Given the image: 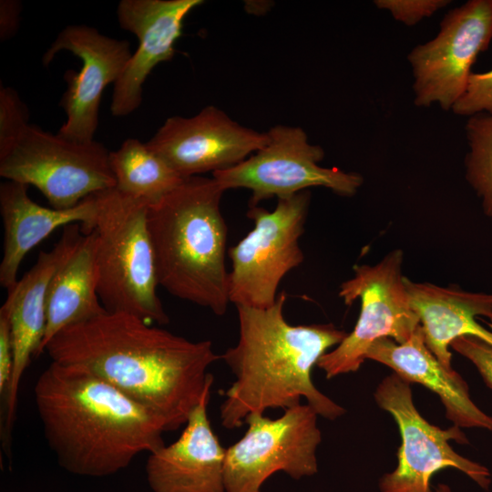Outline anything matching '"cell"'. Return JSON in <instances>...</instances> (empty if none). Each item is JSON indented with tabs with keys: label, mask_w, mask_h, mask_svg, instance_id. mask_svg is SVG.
<instances>
[{
	"label": "cell",
	"mask_w": 492,
	"mask_h": 492,
	"mask_svg": "<svg viewBox=\"0 0 492 492\" xmlns=\"http://www.w3.org/2000/svg\"><path fill=\"white\" fill-rule=\"evenodd\" d=\"M408 302L419 320L427 348L448 370L452 368L449 346L462 336L479 338L492 345V331L477 320L492 313V293L441 287L405 279Z\"/></svg>",
	"instance_id": "cell-20"
},
{
	"label": "cell",
	"mask_w": 492,
	"mask_h": 492,
	"mask_svg": "<svg viewBox=\"0 0 492 492\" xmlns=\"http://www.w3.org/2000/svg\"><path fill=\"white\" fill-rule=\"evenodd\" d=\"M223 192L213 178H186L147 213L159 286L220 316L230 302Z\"/></svg>",
	"instance_id": "cell-4"
},
{
	"label": "cell",
	"mask_w": 492,
	"mask_h": 492,
	"mask_svg": "<svg viewBox=\"0 0 492 492\" xmlns=\"http://www.w3.org/2000/svg\"><path fill=\"white\" fill-rule=\"evenodd\" d=\"M456 115L472 117L492 114V69L470 75L466 90L451 109Z\"/></svg>",
	"instance_id": "cell-25"
},
{
	"label": "cell",
	"mask_w": 492,
	"mask_h": 492,
	"mask_svg": "<svg viewBox=\"0 0 492 492\" xmlns=\"http://www.w3.org/2000/svg\"><path fill=\"white\" fill-rule=\"evenodd\" d=\"M450 346L476 366L486 384L492 389V345L477 337L462 336L454 340Z\"/></svg>",
	"instance_id": "cell-27"
},
{
	"label": "cell",
	"mask_w": 492,
	"mask_h": 492,
	"mask_svg": "<svg viewBox=\"0 0 492 492\" xmlns=\"http://www.w3.org/2000/svg\"><path fill=\"white\" fill-rule=\"evenodd\" d=\"M402 264L403 251L395 250L374 265H355L354 276L341 284L339 297L347 305L359 299L361 310L354 330L317 363L327 379L358 371L378 339L402 343L420 325L409 305Z\"/></svg>",
	"instance_id": "cell-8"
},
{
	"label": "cell",
	"mask_w": 492,
	"mask_h": 492,
	"mask_svg": "<svg viewBox=\"0 0 492 492\" xmlns=\"http://www.w3.org/2000/svg\"><path fill=\"white\" fill-rule=\"evenodd\" d=\"M465 128L468 145L466 179L480 199L484 213L492 221V114L469 117Z\"/></svg>",
	"instance_id": "cell-23"
},
{
	"label": "cell",
	"mask_w": 492,
	"mask_h": 492,
	"mask_svg": "<svg viewBox=\"0 0 492 492\" xmlns=\"http://www.w3.org/2000/svg\"><path fill=\"white\" fill-rule=\"evenodd\" d=\"M109 163L116 189L124 194L155 203L185 179L164 159L137 138H128L110 151Z\"/></svg>",
	"instance_id": "cell-22"
},
{
	"label": "cell",
	"mask_w": 492,
	"mask_h": 492,
	"mask_svg": "<svg viewBox=\"0 0 492 492\" xmlns=\"http://www.w3.org/2000/svg\"><path fill=\"white\" fill-rule=\"evenodd\" d=\"M492 39V0H470L449 11L438 34L408 54L414 103L451 110L464 94L477 55Z\"/></svg>",
	"instance_id": "cell-12"
},
{
	"label": "cell",
	"mask_w": 492,
	"mask_h": 492,
	"mask_svg": "<svg viewBox=\"0 0 492 492\" xmlns=\"http://www.w3.org/2000/svg\"><path fill=\"white\" fill-rule=\"evenodd\" d=\"M29 111L16 90L0 86V155L8 151L30 125Z\"/></svg>",
	"instance_id": "cell-24"
},
{
	"label": "cell",
	"mask_w": 492,
	"mask_h": 492,
	"mask_svg": "<svg viewBox=\"0 0 492 492\" xmlns=\"http://www.w3.org/2000/svg\"><path fill=\"white\" fill-rule=\"evenodd\" d=\"M366 359L381 363L403 380L421 384L436 394L454 425L492 431V416L473 402L462 376L446 369L427 348L420 325L402 343L387 337L378 339L370 346Z\"/></svg>",
	"instance_id": "cell-19"
},
{
	"label": "cell",
	"mask_w": 492,
	"mask_h": 492,
	"mask_svg": "<svg viewBox=\"0 0 492 492\" xmlns=\"http://www.w3.org/2000/svg\"><path fill=\"white\" fill-rule=\"evenodd\" d=\"M14 368V343L7 305L0 309V396L5 409Z\"/></svg>",
	"instance_id": "cell-28"
},
{
	"label": "cell",
	"mask_w": 492,
	"mask_h": 492,
	"mask_svg": "<svg viewBox=\"0 0 492 492\" xmlns=\"http://www.w3.org/2000/svg\"><path fill=\"white\" fill-rule=\"evenodd\" d=\"M374 399L393 416L402 438L397 466L380 479V492H434L432 476L446 467L457 469L482 488H488L489 470L460 456L449 444L451 440L467 444L464 433L456 425L442 429L427 422L414 404L410 383L393 373L378 384Z\"/></svg>",
	"instance_id": "cell-11"
},
{
	"label": "cell",
	"mask_w": 492,
	"mask_h": 492,
	"mask_svg": "<svg viewBox=\"0 0 492 492\" xmlns=\"http://www.w3.org/2000/svg\"><path fill=\"white\" fill-rule=\"evenodd\" d=\"M317 416L308 404L287 408L276 419L249 415L247 431L225 451L226 492H261L266 479L280 471L295 480L316 474L322 440Z\"/></svg>",
	"instance_id": "cell-10"
},
{
	"label": "cell",
	"mask_w": 492,
	"mask_h": 492,
	"mask_svg": "<svg viewBox=\"0 0 492 492\" xmlns=\"http://www.w3.org/2000/svg\"><path fill=\"white\" fill-rule=\"evenodd\" d=\"M310 198V192L303 190L278 199L272 211L258 205L249 207L247 216L254 227L228 251L230 302L261 309L275 303L280 282L304 259L299 241Z\"/></svg>",
	"instance_id": "cell-7"
},
{
	"label": "cell",
	"mask_w": 492,
	"mask_h": 492,
	"mask_svg": "<svg viewBox=\"0 0 492 492\" xmlns=\"http://www.w3.org/2000/svg\"><path fill=\"white\" fill-rule=\"evenodd\" d=\"M210 392L190 413L179 437L149 453L146 464L153 492H226L225 451L208 417Z\"/></svg>",
	"instance_id": "cell-17"
},
{
	"label": "cell",
	"mask_w": 492,
	"mask_h": 492,
	"mask_svg": "<svg viewBox=\"0 0 492 492\" xmlns=\"http://www.w3.org/2000/svg\"><path fill=\"white\" fill-rule=\"evenodd\" d=\"M96 203L97 293L107 312L166 324L148 229L149 203L115 187L93 194Z\"/></svg>",
	"instance_id": "cell-5"
},
{
	"label": "cell",
	"mask_w": 492,
	"mask_h": 492,
	"mask_svg": "<svg viewBox=\"0 0 492 492\" xmlns=\"http://www.w3.org/2000/svg\"><path fill=\"white\" fill-rule=\"evenodd\" d=\"M63 50L79 57V71L67 70L64 78L67 87L59 102L66 121L58 134L79 142H91L98 127L102 93L122 75L132 53L125 39L112 38L87 25L66 26L52 42L42 57L48 66Z\"/></svg>",
	"instance_id": "cell-13"
},
{
	"label": "cell",
	"mask_w": 492,
	"mask_h": 492,
	"mask_svg": "<svg viewBox=\"0 0 492 492\" xmlns=\"http://www.w3.org/2000/svg\"><path fill=\"white\" fill-rule=\"evenodd\" d=\"M436 492H451V489L449 488L448 486H446L445 484H440L436 487Z\"/></svg>",
	"instance_id": "cell-30"
},
{
	"label": "cell",
	"mask_w": 492,
	"mask_h": 492,
	"mask_svg": "<svg viewBox=\"0 0 492 492\" xmlns=\"http://www.w3.org/2000/svg\"><path fill=\"white\" fill-rule=\"evenodd\" d=\"M52 362L86 369L157 415L166 431L185 425L210 392L209 367L221 356L128 313L106 312L69 325L46 344Z\"/></svg>",
	"instance_id": "cell-1"
},
{
	"label": "cell",
	"mask_w": 492,
	"mask_h": 492,
	"mask_svg": "<svg viewBox=\"0 0 492 492\" xmlns=\"http://www.w3.org/2000/svg\"><path fill=\"white\" fill-rule=\"evenodd\" d=\"M28 187L12 180L0 185V212L4 226L0 284L7 291L16 284L25 256L57 228L78 223L83 233L94 229L96 203L93 195L73 208L60 210L35 202L28 195Z\"/></svg>",
	"instance_id": "cell-18"
},
{
	"label": "cell",
	"mask_w": 492,
	"mask_h": 492,
	"mask_svg": "<svg viewBox=\"0 0 492 492\" xmlns=\"http://www.w3.org/2000/svg\"><path fill=\"white\" fill-rule=\"evenodd\" d=\"M487 321H485L484 322L492 329V313H490L487 317Z\"/></svg>",
	"instance_id": "cell-31"
},
{
	"label": "cell",
	"mask_w": 492,
	"mask_h": 492,
	"mask_svg": "<svg viewBox=\"0 0 492 492\" xmlns=\"http://www.w3.org/2000/svg\"><path fill=\"white\" fill-rule=\"evenodd\" d=\"M78 223L70 224L53 248L41 251L36 263L7 291L14 343V368L4 419V442L9 440L15 415L19 384L33 356L41 354L46 322V298L51 279L77 245L82 235Z\"/></svg>",
	"instance_id": "cell-16"
},
{
	"label": "cell",
	"mask_w": 492,
	"mask_h": 492,
	"mask_svg": "<svg viewBox=\"0 0 492 492\" xmlns=\"http://www.w3.org/2000/svg\"><path fill=\"white\" fill-rule=\"evenodd\" d=\"M97 235L84 233L48 286L41 354L62 329L106 313L97 293Z\"/></svg>",
	"instance_id": "cell-21"
},
{
	"label": "cell",
	"mask_w": 492,
	"mask_h": 492,
	"mask_svg": "<svg viewBox=\"0 0 492 492\" xmlns=\"http://www.w3.org/2000/svg\"><path fill=\"white\" fill-rule=\"evenodd\" d=\"M202 0H121L117 8L119 26L137 36L138 46L114 84L110 111L125 117L142 103L143 85L153 68L174 56L175 43L187 15Z\"/></svg>",
	"instance_id": "cell-15"
},
{
	"label": "cell",
	"mask_w": 492,
	"mask_h": 492,
	"mask_svg": "<svg viewBox=\"0 0 492 492\" xmlns=\"http://www.w3.org/2000/svg\"><path fill=\"white\" fill-rule=\"evenodd\" d=\"M34 395L46 443L71 474L110 476L165 445L157 415L84 368L51 362Z\"/></svg>",
	"instance_id": "cell-2"
},
{
	"label": "cell",
	"mask_w": 492,
	"mask_h": 492,
	"mask_svg": "<svg viewBox=\"0 0 492 492\" xmlns=\"http://www.w3.org/2000/svg\"><path fill=\"white\" fill-rule=\"evenodd\" d=\"M267 141V132L241 126L220 108L207 106L193 117L167 118L146 144L186 179L231 168Z\"/></svg>",
	"instance_id": "cell-14"
},
{
	"label": "cell",
	"mask_w": 492,
	"mask_h": 492,
	"mask_svg": "<svg viewBox=\"0 0 492 492\" xmlns=\"http://www.w3.org/2000/svg\"><path fill=\"white\" fill-rule=\"evenodd\" d=\"M109 155L98 141H75L30 124L0 155V176L36 187L52 208L70 209L116 187Z\"/></svg>",
	"instance_id": "cell-6"
},
{
	"label": "cell",
	"mask_w": 492,
	"mask_h": 492,
	"mask_svg": "<svg viewBox=\"0 0 492 492\" xmlns=\"http://www.w3.org/2000/svg\"><path fill=\"white\" fill-rule=\"evenodd\" d=\"M449 0H375L377 8L388 11L398 22L414 26L446 6Z\"/></svg>",
	"instance_id": "cell-26"
},
{
	"label": "cell",
	"mask_w": 492,
	"mask_h": 492,
	"mask_svg": "<svg viewBox=\"0 0 492 492\" xmlns=\"http://www.w3.org/2000/svg\"><path fill=\"white\" fill-rule=\"evenodd\" d=\"M267 143L241 163L212 173L225 191L247 189L250 206L263 200L287 198L312 187H323L341 196L354 195L364 182L356 172L320 166L324 151L311 144L299 127L278 125L268 131Z\"/></svg>",
	"instance_id": "cell-9"
},
{
	"label": "cell",
	"mask_w": 492,
	"mask_h": 492,
	"mask_svg": "<svg viewBox=\"0 0 492 492\" xmlns=\"http://www.w3.org/2000/svg\"><path fill=\"white\" fill-rule=\"evenodd\" d=\"M285 301L282 292L268 308L236 306L239 339L220 355L235 375L220 409L227 429L241 426L251 414L298 405L302 397L329 420L345 412L315 387L312 372L347 333L332 323L290 324L283 314Z\"/></svg>",
	"instance_id": "cell-3"
},
{
	"label": "cell",
	"mask_w": 492,
	"mask_h": 492,
	"mask_svg": "<svg viewBox=\"0 0 492 492\" xmlns=\"http://www.w3.org/2000/svg\"><path fill=\"white\" fill-rule=\"evenodd\" d=\"M22 5L17 0L0 1V39L5 41L17 31Z\"/></svg>",
	"instance_id": "cell-29"
}]
</instances>
